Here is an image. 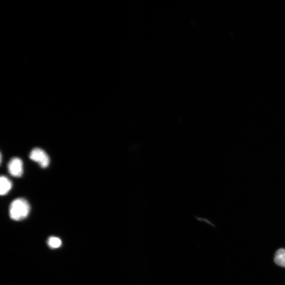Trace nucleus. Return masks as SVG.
<instances>
[{
	"label": "nucleus",
	"mask_w": 285,
	"mask_h": 285,
	"mask_svg": "<svg viewBox=\"0 0 285 285\" xmlns=\"http://www.w3.org/2000/svg\"><path fill=\"white\" fill-rule=\"evenodd\" d=\"M30 211V206L29 202L23 198L15 200L10 206V217L15 221H21L26 218Z\"/></svg>",
	"instance_id": "obj_1"
},
{
	"label": "nucleus",
	"mask_w": 285,
	"mask_h": 285,
	"mask_svg": "<svg viewBox=\"0 0 285 285\" xmlns=\"http://www.w3.org/2000/svg\"><path fill=\"white\" fill-rule=\"evenodd\" d=\"M29 157L31 160L39 164L42 168H46L49 166V157L46 152L41 149H34L31 151Z\"/></svg>",
	"instance_id": "obj_2"
},
{
	"label": "nucleus",
	"mask_w": 285,
	"mask_h": 285,
	"mask_svg": "<svg viewBox=\"0 0 285 285\" xmlns=\"http://www.w3.org/2000/svg\"><path fill=\"white\" fill-rule=\"evenodd\" d=\"M10 174L15 177H20L23 173L22 161L18 157H14L8 165Z\"/></svg>",
	"instance_id": "obj_3"
},
{
	"label": "nucleus",
	"mask_w": 285,
	"mask_h": 285,
	"mask_svg": "<svg viewBox=\"0 0 285 285\" xmlns=\"http://www.w3.org/2000/svg\"><path fill=\"white\" fill-rule=\"evenodd\" d=\"M12 187L11 181L6 176H2L0 178V194L4 195L7 194Z\"/></svg>",
	"instance_id": "obj_4"
},
{
	"label": "nucleus",
	"mask_w": 285,
	"mask_h": 285,
	"mask_svg": "<svg viewBox=\"0 0 285 285\" xmlns=\"http://www.w3.org/2000/svg\"><path fill=\"white\" fill-rule=\"evenodd\" d=\"M275 263L281 267L285 268V249H280L277 251L274 258Z\"/></svg>",
	"instance_id": "obj_5"
},
{
	"label": "nucleus",
	"mask_w": 285,
	"mask_h": 285,
	"mask_svg": "<svg viewBox=\"0 0 285 285\" xmlns=\"http://www.w3.org/2000/svg\"><path fill=\"white\" fill-rule=\"evenodd\" d=\"M48 245L50 248L57 249L61 246L62 242L60 239L58 237H51L48 240Z\"/></svg>",
	"instance_id": "obj_6"
}]
</instances>
